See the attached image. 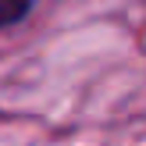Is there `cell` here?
<instances>
[{
    "instance_id": "6da1fadb",
    "label": "cell",
    "mask_w": 146,
    "mask_h": 146,
    "mask_svg": "<svg viewBox=\"0 0 146 146\" xmlns=\"http://www.w3.org/2000/svg\"><path fill=\"white\" fill-rule=\"evenodd\" d=\"M32 7H36V0H0V29L18 25L21 18H29Z\"/></svg>"
}]
</instances>
